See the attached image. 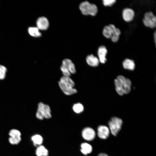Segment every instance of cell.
<instances>
[{
  "mask_svg": "<svg viewBox=\"0 0 156 156\" xmlns=\"http://www.w3.org/2000/svg\"><path fill=\"white\" fill-rule=\"evenodd\" d=\"M114 83L116 90L120 95L128 94L130 92L131 83L129 79L121 75H119L115 79Z\"/></svg>",
  "mask_w": 156,
  "mask_h": 156,
  "instance_id": "obj_1",
  "label": "cell"
},
{
  "mask_svg": "<svg viewBox=\"0 0 156 156\" xmlns=\"http://www.w3.org/2000/svg\"><path fill=\"white\" fill-rule=\"evenodd\" d=\"M58 84L63 92L66 95H71L77 92V90L74 88L75 83L70 77L62 76L59 81Z\"/></svg>",
  "mask_w": 156,
  "mask_h": 156,
  "instance_id": "obj_2",
  "label": "cell"
},
{
  "mask_svg": "<svg viewBox=\"0 0 156 156\" xmlns=\"http://www.w3.org/2000/svg\"><path fill=\"white\" fill-rule=\"evenodd\" d=\"M103 33L104 36L108 38H111L114 42L118 41L121 32L120 30L116 27L113 24L105 26L104 27Z\"/></svg>",
  "mask_w": 156,
  "mask_h": 156,
  "instance_id": "obj_3",
  "label": "cell"
},
{
  "mask_svg": "<svg viewBox=\"0 0 156 156\" xmlns=\"http://www.w3.org/2000/svg\"><path fill=\"white\" fill-rule=\"evenodd\" d=\"M51 110L49 106L47 105L40 102L38 104V108L36 113L37 118L40 120H43L45 118L49 119L51 117Z\"/></svg>",
  "mask_w": 156,
  "mask_h": 156,
  "instance_id": "obj_4",
  "label": "cell"
},
{
  "mask_svg": "<svg viewBox=\"0 0 156 156\" xmlns=\"http://www.w3.org/2000/svg\"><path fill=\"white\" fill-rule=\"evenodd\" d=\"M60 69L64 76L70 77L71 74L76 73L74 64L70 60L65 59L62 62Z\"/></svg>",
  "mask_w": 156,
  "mask_h": 156,
  "instance_id": "obj_5",
  "label": "cell"
},
{
  "mask_svg": "<svg viewBox=\"0 0 156 156\" xmlns=\"http://www.w3.org/2000/svg\"><path fill=\"white\" fill-rule=\"evenodd\" d=\"M79 7L82 13L84 15H90L94 16L98 12L96 6L94 4L90 3L88 1L81 3Z\"/></svg>",
  "mask_w": 156,
  "mask_h": 156,
  "instance_id": "obj_6",
  "label": "cell"
},
{
  "mask_svg": "<svg viewBox=\"0 0 156 156\" xmlns=\"http://www.w3.org/2000/svg\"><path fill=\"white\" fill-rule=\"evenodd\" d=\"M122 123L121 119L115 117H112L108 122L109 128L113 135H117L121 128Z\"/></svg>",
  "mask_w": 156,
  "mask_h": 156,
  "instance_id": "obj_7",
  "label": "cell"
},
{
  "mask_svg": "<svg viewBox=\"0 0 156 156\" xmlns=\"http://www.w3.org/2000/svg\"><path fill=\"white\" fill-rule=\"evenodd\" d=\"M143 21L145 25L147 27L152 28L156 27V17L151 12H148L145 13Z\"/></svg>",
  "mask_w": 156,
  "mask_h": 156,
  "instance_id": "obj_8",
  "label": "cell"
},
{
  "mask_svg": "<svg viewBox=\"0 0 156 156\" xmlns=\"http://www.w3.org/2000/svg\"><path fill=\"white\" fill-rule=\"evenodd\" d=\"M83 138L88 141H92L95 138L96 133L94 130L90 127L84 128L82 132Z\"/></svg>",
  "mask_w": 156,
  "mask_h": 156,
  "instance_id": "obj_9",
  "label": "cell"
},
{
  "mask_svg": "<svg viewBox=\"0 0 156 156\" xmlns=\"http://www.w3.org/2000/svg\"><path fill=\"white\" fill-rule=\"evenodd\" d=\"M110 130L108 127L105 125H100L97 128V135L101 139H105L109 136Z\"/></svg>",
  "mask_w": 156,
  "mask_h": 156,
  "instance_id": "obj_10",
  "label": "cell"
},
{
  "mask_svg": "<svg viewBox=\"0 0 156 156\" xmlns=\"http://www.w3.org/2000/svg\"><path fill=\"white\" fill-rule=\"evenodd\" d=\"M37 28L39 29L46 30L49 26V22L45 17L42 16L39 18L36 21Z\"/></svg>",
  "mask_w": 156,
  "mask_h": 156,
  "instance_id": "obj_11",
  "label": "cell"
},
{
  "mask_svg": "<svg viewBox=\"0 0 156 156\" xmlns=\"http://www.w3.org/2000/svg\"><path fill=\"white\" fill-rule=\"evenodd\" d=\"M134 16L133 10L130 8L124 9L122 11V17L124 20L127 22L131 21Z\"/></svg>",
  "mask_w": 156,
  "mask_h": 156,
  "instance_id": "obj_12",
  "label": "cell"
},
{
  "mask_svg": "<svg viewBox=\"0 0 156 156\" xmlns=\"http://www.w3.org/2000/svg\"><path fill=\"white\" fill-rule=\"evenodd\" d=\"M107 51L106 47L104 46H100L98 51V55L99 61L102 63L104 64L107 61L106 58Z\"/></svg>",
  "mask_w": 156,
  "mask_h": 156,
  "instance_id": "obj_13",
  "label": "cell"
},
{
  "mask_svg": "<svg viewBox=\"0 0 156 156\" xmlns=\"http://www.w3.org/2000/svg\"><path fill=\"white\" fill-rule=\"evenodd\" d=\"M87 64L92 67H96L99 65V61L98 58L92 54L88 55L86 58Z\"/></svg>",
  "mask_w": 156,
  "mask_h": 156,
  "instance_id": "obj_14",
  "label": "cell"
},
{
  "mask_svg": "<svg viewBox=\"0 0 156 156\" xmlns=\"http://www.w3.org/2000/svg\"><path fill=\"white\" fill-rule=\"evenodd\" d=\"M124 68L126 69L133 70L134 69L135 64L133 60L128 59L125 60L123 62Z\"/></svg>",
  "mask_w": 156,
  "mask_h": 156,
  "instance_id": "obj_15",
  "label": "cell"
},
{
  "mask_svg": "<svg viewBox=\"0 0 156 156\" xmlns=\"http://www.w3.org/2000/svg\"><path fill=\"white\" fill-rule=\"evenodd\" d=\"M81 151L84 155H87L90 153L92 151V146L87 143H83L81 145Z\"/></svg>",
  "mask_w": 156,
  "mask_h": 156,
  "instance_id": "obj_16",
  "label": "cell"
},
{
  "mask_svg": "<svg viewBox=\"0 0 156 156\" xmlns=\"http://www.w3.org/2000/svg\"><path fill=\"white\" fill-rule=\"evenodd\" d=\"M36 153L37 156H48V150L43 145L38 146L36 151Z\"/></svg>",
  "mask_w": 156,
  "mask_h": 156,
  "instance_id": "obj_17",
  "label": "cell"
},
{
  "mask_svg": "<svg viewBox=\"0 0 156 156\" xmlns=\"http://www.w3.org/2000/svg\"><path fill=\"white\" fill-rule=\"evenodd\" d=\"M31 140L35 146L41 145L43 141L42 137L38 134H36L32 136Z\"/></svg>",
  "mask_w": 156,
  "mask_h": 156,
  "instance_id": "obj_18",
  "label": "cell"
},
{
  "mask_svg": "<svg viewBox=\"0 0 156 156\" xmlns=\"http://www.w3.org/2000/svg\"><path fill=\"white\" fill-rule=\"evenodd\" d=\"M29 34L31 36L34 37H39L41 36L39 29L36 27H30L28 29Z\"/></svg>",
  "mask_w": 156,
  "mask_h": 156,
  "instance_id": "obj_19",
  "label": "cell"
},
{
  "mask_svg": "<svg viewBox=\"0 0 156 156\" xmlns=\"http://www.w3.org/2000/svg\"><path fill=\"white\" fill-rule=\"evenodd\" d=\"M73 109L75 112L77 113H80L83 111L84 107L81 104L78 103L73 105Z\"/></svg>",
  "mask_w": 156,
  "mask_h": 156,
  "instance_id": "obj_20",
  "label": "cell"
},
{
  "mask_svg": "<svg viewBox=\"0 0 156 156\" xmlns=\"http://www.w3.org/2000/svg\"><path fill=\"white\" fill-rule=\"evenodd\" d=\"M9 135L10 137H21V133L18 130L13 129L10 131Z\"/></svg>",
  "mask_w": 156,
  "mask_h": 156,
  "instance_id": "obj_21",
  "label": "cell"
},
{
  "mask_svg": "<svg viewBox=\"0 0 156 156\" xmlns=\"http://www.w3.org/2000/svg\"><path fill=\"white\" fill-rule=\"evenodd\" d=\"M21 137H10L8 140L10 144L12 145H16L19 144L21 140Z\"/></svg>",
  "mask_w": 156,
  "mask_h": 156,
  "instance_id": "obj_22",
  "label": "cell"
},
{
  "mask_svg": "<svg viewBox=\"0 0 156 156\" xmlns=\"http://www.w3.org/2000/svg\"><path fill=\"white\" fill-rule=\"evenodd\" d=\"M7 69L4 66L0 65V79H4L6 76Z\"/></svg>",
  "mask_w": 156,
  "mask_h": 156,
  "instance_id": "obj_23",
  "label": "cell"
},
{
  "mask_svg": "<svg viewBox=\"0 0 156 156\" xmlns=\"http://www.w3.org/2000/svg\"><path fill=\"white\" fill-rule=\"evenodd\" d=\"M116 1L115 0H103V3L105 6H111Z\"/></svg>",
  "mask_w": 156,
  "mask_h": 156,
  "instance_id": "obj_24",
  "label": "cell"
},
{
  "mask_svg": "<svg viewBox=\"0 0 156 156\" xmlns=\"http://www.w3.org/2000/svg\"><path fill=\"white\" fill-rule=\"evenodd\" d=\"M98 156H109L107 154L104 153H99Z\"/></svg>",
  "mask_w": 156,
  "mask_h": 156,
  "instance_id": "obj_25",
  "label": "cell"
},
{
  "mask_svg": "<svg viewBox=\"0 0 156 156\" xmlns=\"http://www.w3.org/2000/svg\"><path fill=\"white\" fill-rule=\"evenodd\" d=\"M154 40L155 43V44L156 45V31H155L154 33Z\"/></svg>",
  "mask_w": 156,
  "mask_h": 156,
  "instance_id": "obj_26",
  "label": "cell"
}]
</instances>
